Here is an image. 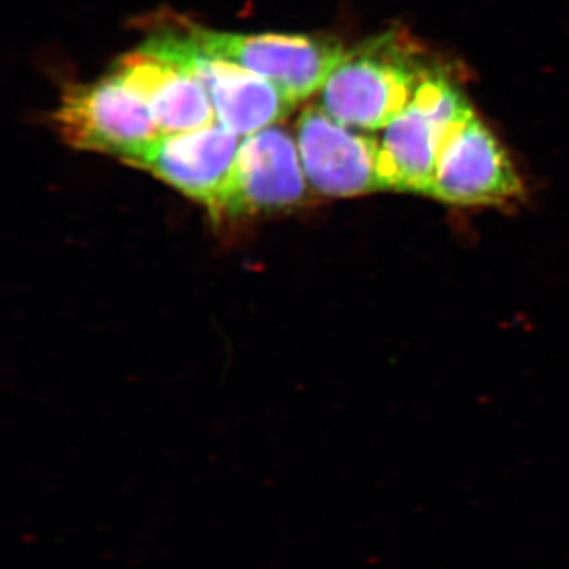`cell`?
I'll return each instance as SVG.
<instances>
[{
  "instance_id": "277c9868",
  "label": "cell",
  "mask_w": 569,
  "mask_h": 569,
  "mask_svg": "<svg viewBox=\"0 0 569 569\" xmlns=\"http://www.w3.org/2000/svg\"><path fill=\"white\" fill-rule=\"evenodd\" d=\"M174 21L201 50L274 82L296 104L320 92L348 51L331 37L223 32Z\"/></svg>"
},
{
  "instance_id": "7a4b0ae2",
  "label": "cell",
  "mask_w": 569,
  "mask_h": 569,
  "mask_svg": "<svg viewBox=\"0 0 569 569\" xmlns=\"http://www.w3.org/2000/svg\"><path fill=\"white\" fill-rule=\"evenodd\" d=\"M475 111L466 93L441 70L381 130L385 190L430 194L445 142Z\"/></svg>"
},
{
  "instance_id": "52a82bcc",
  "label": "cell",
  "mask_w": 569,
  "mask_h": 569,
  "mask_svg": "<svg viewBox=\"0 0 569 569\" xmlns=\"http://www.w3.org/2000/svg\"><path fill=\"white\" fill-rule=\"evenodd\" d=\"M296 141L310 189L350 198L385 190L378 138L310 104L296 121Z\"/></svg>"
},
{
  "instance_id": "8992f818",
  "label": "cell",
  "mask_w": 569,
  "mask_h": 569,
  "mask_svg": "<svg viewBox=\"0 0 569 569\" xmlns=\"http://www.w3.org/2000/svg\"><path fill=\"white\" fill-rule=\"evenodd\" d=\"M307 181L296 137L282 126L247 134L213 217H247L306 203Z\"/></svg>"
},
{
  "instance_id": "9c48e42d",
  "label": "cell",
  "mask_w": 569,
  "mask_h": 569,
  "mask_svg": "<svg viewBox=\"0 0 569 569\" xmlns=\"http://www.w3.org/2000/svg\"><path fill=\"white\" fill-rule=\"evenodd\" d=\"M520 192L522 182L507 149L477 114L445 142L430 197L452 204H496Z\"/></svg>"
},
{
  "instance_id": "6da1fadb",
  "label": "cell",
  "mask_w": 569,
  "mask_h": 569,
  "mask_svg": "<svg viewBox=\"0 0 569 569\" xmlns=\"http://www.w3.org/2000/svg\"><path fill=\"white\" fill-rule=\"evenodd\" d=\"M437 70L406 33H381L347 51L317 104L348 127L381 132Z\"/></svg>"
},
{
  "instance_id": "30bf717a",
  "label": "cell",
  "mask_w": 569,
  "mask_h": 569,
  "mask_svg": "<svg viewBox=\"0 0 569 569\" xmlns=\"http://www.w3.org/2000/svg\"><path fill=\"white\" fill-rule=\"evenodd\" d=\"M111 71L148 104L162 133L193 132L217 122L203 86L174 63L138 50L119 58Z\"/></svg>"
},
{
  "instance_id": "3957f363",
  "label": "cell",
  "mask_w": 569,
  "mask_h": 569,
  "mask_svg": "<svg viewBox=\"0 0 569 569\" xmlns=\"http://www.w3.org/2000/svg\"><path fill=\"white\" fill-rule=\"evenodd\" d=\"M140 50L192 74L211 99L217 122L241 137L277 126L298 107L274 82L201 50L174 18L156 24Z\"/></svg>"
},
{
  "instance_id": "5b68a950",
  "label": "cell",
  "mask_w": 569,
  "mask_h": 569,
  "mask_svg": "<svg viewBox=\"0 0 569 569\" xmlns=\"http://www.w3.org/2000/svg\"><path fill=\"white\" fill-rule=\"evenodd\" d=\"M52 122L73 148L110 153L122 162L162 134L148 104L112 71L93 82L67 86Z\"/></svg>"
},
{
  "instance_id": "ba28073f",
  "label": "cell",
  "mask_w": 569,
  "mask_h": 569,
  "mask_svg": "<svg viewBox=\"0 0 569 569\" xmlns=\"http://www.w3.org/2000/svg\"><path fill=\"white\" fill-rule=\"evenodd\" d=\"M244 137L216 122L193 132L162 133L123 163L141 168L216 212Z\"/></svg>"
}]
</instances>
